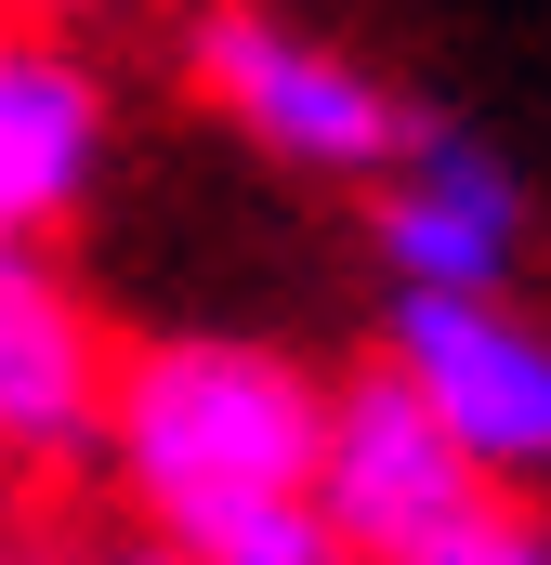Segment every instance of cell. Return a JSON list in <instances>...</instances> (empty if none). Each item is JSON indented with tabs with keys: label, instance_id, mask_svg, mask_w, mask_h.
<instances>
[{
	"label": "cell",
	"instance_id": "6da1fadb",
	"mask_svg": "<svg viewBox=\"0 0 551 565\" xmlns=\"http://www.w3.org/2000/svg\"><path fill=\"white\" fill-rule=\"evenodd\" d=\"M315 422H328V382L224 329H171L106 369V460L144 500V526L224 487H315Z\"/></svg>",
	"mask_w": 551,
	"mask_h": 565
},
{
	"label": "cell",
	"instance_id": "7a4b0ae2",
	"mask_svg": "<svg viewBox=\"0 0 551 565\" xmlns=\"http://www.w3.org/2000/svg\"><path fill=\"white\" fill-rule=\"evenodd\" d=\"M184 79H197V106L237 145H263L276 171H315V184H368V171L420 132V106L368 66V53L289 26L276 0H210V13L184 26Z\"/></svg>",
	"mask_w": 551,
	"mask_h": 565
},
{
	"label": "cell",
	"instance_id": "3957f363",
	"mask_svg": "<svg viewBox=\"0 0 551 565\" xmlns=\"http://www.w3.org/2000/svg\"><path fill=\"white\" fill-rule=\"evenodd\" d=\"M381 369L486 487H551V316H526L512 289H395Z\"/></svg>",
	"mask_w": 551,
	"mask_h": 565
},
{
	"label": "cell",
	"instance_id": "277c9868",
	"mask_svg": "<svg viewBox=\"0 0 551 565\" xmlns=\"http://www.w3.org/2000/svg\"><path fill=\"white\" fill-rule=\"evenodd\" d=\"M315 500L355 565H446L499 487L446 447V422L395 369H355V382H328V422H315Z\"/></svg>",
	"mask_w": 551,
	"mask_h": 565
},
{
	"label": "cell",
	"instance_id": "5b68a950",
	"mask_svg": "<svg viewBox=\"0 0 551 565\" xmlns=\"http://www.w3.org/2000/svg\"><path fill=\"white\" fill-rule=\"evenodd\" d=\"M368 237H381L395 289H512L526 277V184L460 119H420L368 171Z\"/></svg>",
	"mask_w": 551,
	"mask_h": 565
},
{
	"label": "cell",
	"instance_id": "8992f818",
	"mask_svg": "<svg viewBox=\"0 0 551 565\" xmlns=\"http://www.w3.org/2000/svg\"><path fill=\"white\" fill-rule=\"evenodd\" d=\"M106 316L53 264V237H0V460L26 473H79L106 460Z\"/></svg>",
	"mask_w": 551,
	"mask_h": 565
},
{
	"label": "cell",
	"instance_id": "52a82bcc",
	"mask_svg": "<svg viewBox=\"0 0 551 565\" xmlns=\"http://www.w3.org/2000/svg\"><path fill=\"white\" fill-rule=\"evenodd\" d=\"M106 171V79L40 40V26H0V237H53Z\"/></svg>",
	"mask_w": 551,
	"mask_h": 565
},
{
	"label": "cell",
	"instance_id": "ba28073f",
	"mask_svg": "<svg viewBox=\"0 0 551 565\" xmlns=\"http://www.w3.org/2000/svg\"><path fill=\"white\" fill-rule=\"evenodd\" d=\"M158 540H171L184 565H355L315 487H224V500H184V513H158Z\"/></svg>",
	"mask_w": 551,
	"mask_h": 565
},
{
	"label": "cell",
	"instance_id": "9c48e42d",
	"mask_svg": "<svg viewBox=\"0 0 551 565\" xmlns=\"http://www.w3.org/2000/svg\"><path fill=\"white\" fill-rule=\"evenodd\" d=\"M446 565H551V526H539V513H512V487H499V500H486V526H473Z\"/></svg>",
	"mask_w": 551,
	"mask_h": 565
},
{
	"label": "cell",
	"instance_id": "30bf717a",
	"mask_svg": "<svg viewBox=\"0 0 551 565\" xmlns=\"http://www.w3.org/2000/svg\"><path fill=\"white\" fill-rule=\"evenodd\" d=\"M93 565H184L171 540H119V553H93Z\"/></svg>",
	"mask_w": 551,
	"mask_h": 565
},
{
	"label": "cell",
	"instance_id": "8fae6325",
	"mask_svg": "<svg viewBox=\"0 0 551 565\" xmlns=\"http://www.w3.org/2000/svg\"><path fill=\"white\" fill-rule=\"evenodd\" d=\"M0 565H40V553H13V540H0Z\"/></svg>",
	"mask_w": 551,
	"mask_h": 565
},
{
	"label": "cell",
	"instance_id": "7c38bea8",
	"mask_svg": "<svg viewBox=\"0 0 551 565\" xmlns=\"http://www.w3.org/2000/svg\"><path fill=\"white\" fill-rule=\"evenodd\" d=\"M53 13H93V0H53Z\"/></svg>",
	"mask_w": 551,
	"mask_h": 565
}]
</instances>
